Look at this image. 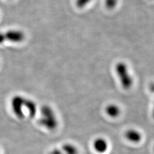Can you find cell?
Segmentation results:
<instances>
[{
  "label": "cell",
  "instance_id": "12",
  "mask_svg": "<svg viewBox=\"0 0 154 154\" xmlns=\"http://www.w3.org/2000/svg\"><path fill=\"white\" fill-rule=\"evenodd\" d=\"M49 154H64L61 149H52Z\"/></svg>",
  "mask_w": 154,
  "mask_h": 154
},
{
  "label": "cell",
  "instance_id": "14",
  "mask_svg": "<svg viewBox=\"0 0 154 154\" xmlns=\"http://www.w3.org/2000/svg\"><path fill=\"white\" fill-rule=\"evenodd\" d=\"M149 89H150V90L154 93V83H152L150 86H149Z\"/></svg>",
  "mask_w": 154,
  "mask_h": 154
},
{
  "label": "cell",
  "instance_id": "11",
  "mask_svg": "<svg viewBox=\"0 0 154 154\" xmlns=\"http://www.w3.org/2000/svg\"><path fill=\"white\" fill-rule=\"evenodd\" d=\"M91 1V0H76V5L78 8L82 9L89 4Z\"/></svg>",
  "mask_w": 154,
  "mask_h": 154
},
{
  "label": "cell",
  "instance_id": "10",
  "mask_svg": "<svg viewBox=\"0 0 154 154\" xmlns=\"http://www.w3.org/2000/svg\"><path fill=\"white\" fill-rule=\"evenodd\" d=\"M118 4V0H105V5L110 9L116 8Z\"/></svg>",
  "mask_w": 154,
  "mask_h": 154
},
{
  "label": "cell",
  "instance_id": "4",
  "mask_svg": "<svg viewBox=\"0 0 154 154\" xmlns=\"http://www.w3.org/2000/svg\"><path fill=\"white\" fill-rule=\"evenodd\" d=\"M5 42L13 44H20L25 39V34L22 30L18 29H11L3 32Z\"/></svg>",
  "mask_w": 154,
  "mask_h": 154
},
{
  "label": "cell",
  "instance_id": "6",
  "mask_svg": "<svg viewBox=\"0 0 154 154\" xmlns=\"http://www.w3.org/2000/svg\"><path fill=\"white\" fill-rule=\"evenodd\" d=\"M93 145L95 150L100 154L105 152L108 149V143L103 138L96 139L94 142Z\"/></svg>",
  "mask_w": 154,
  "mask_h": 154
},
{
  "label": "cell",
  "instance_id": "7",
  "mask_svg": "<svg viewBox=\"0 0 154 154\" xmlns=\"http://www.w3.org/2000/svg\"><path fill=\"white\" fill-rule=\"evenodd\" d=\"M127 139L133 143H138L142 140V135L136 130H128L125 133Z\"/></svg>",
  "mask_w": 154,
  "mask_h": 154
},
{
  "label": "cell",
  "instance_id": "9",
  "mask_svg": "<svg viewBox=\"0 0 154 154\" xmlns=\"http://www.w3.org/2000/svg\"><path fill=\"white\" fill-rule=\"evenodd\" d=\"M61 149L65 154H78V149L74 144L70 143H66L63 144Z\"/></svg>",
  "mask_w": 154,
  "mask_h": 154
},
{
  "label": "cell",
  "instance_id": "13",
  "mask_svg": "<svg viewBox=\"0 0 154 154\" xmlns=\"http://www.w3.org/2000/svg\"><path fill=\"white\" fill-rule=\"evenodd\" d=\"M5 42V39H4V35L3 32H0V45L3 44Z\"/></svg>",
  "mask_w": 154,
  "mask_h": 154
},
{
  "label": "cell",
  "instance_id": "3",
  "mask_svg": "<svg viewBox=\"0 0 154 154\" xmlns=\"http://www.w3.org/2000/svg\"><path fill=\"white\" fill-rule=\"evenodd\" d=\"M25 97L17 94L14 95L11 100V111L18 119H23L25 116Z\"/></svg>",
  "mask_w": 154,
  "mask_h": 154
},
{
  "label": "cell",
  "instance_id": "15",
  "mask_svg": "<svg viewBox=\"0 0 154 154\" xmlns=\"http://www.w3.org/2000/svg\"><path fill=\"white\" fill-rule=\"evenodd\" d=\"M152 115H153V116H154V109H153V112H152Z\"/></svg>",
  "mask_w": 154,
  "mask_h": 154
},
{
  "label": "cell",
  "instance_id": "2",
  "mask_svg": "<svg viewBox=\"0 0 154 154\" xmlns=\"http://www.w3.org/2000/svg\"><path fill=\"white\" fill-rule=\"evenodd\" d=\"M116 71L120 79L122 86L126 90L132 87L133 80L128 72L126 65L123 62H119L116 66Z\"/></svg>",
  "mask_w": 154,
  "mask_h": 154
},
{
  "label": "cell",
  "instance_id": "8",
  "mask_svg": "<svg viewBox=\"0 0 154 154\" xmlns=\"http://www.w3.org/2000/svg\"><path fill=\"white\" fill-rule=\"evenodd\" d=\"M105 111L108 116L112 118L117 117L121 113V110L119 107L118 106L114 104L108 105L106 107Z\"/></svg>",
  "mask_w": 154,
  "mask_h": 154
},
{
  "label": "cell",
  "instance_id": "5",
  "mask_svg": "<svg viewBox=\"0 0 154 154\" xmlns=\"http://www.w3.org/2000/svg\"><path fill=\"white\" fill-rule=\"evenodd\" d=\"M25 110L27 111L28 116L30 118H34L37 114L38 106L34 100L25 98Z\"/></svg>",
  "mask_w": 154,
  "mask_h": 154
},
{
  "label": "cell",
  "instance_id": "1",
  "mask_svg": "<svg viewBox=\"0 0 154 154\" xmlns=\"http://www.w3.org/2000/svg\"><path fill=\"white\" fill-rule=\"evenodd\" d=\"M39 125L45 129L53 131L55 130L59 125V121L55 111L48 105H43L40 109Z\"/></svg>",
  "mask_w": 154,
  "mask_h": 154
}]
</instances>
